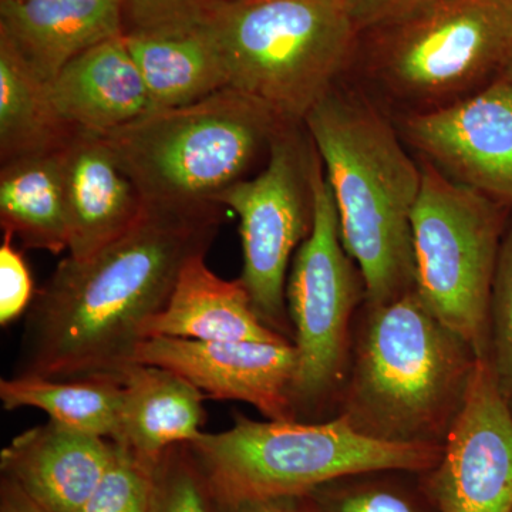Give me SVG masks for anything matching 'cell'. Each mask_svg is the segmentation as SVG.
Wrapping results in <instances>:
<instances>
[{"label":"cell","mask_w":512,"mask_h":512,"mask_svg":"<svg viewBox=\"0 0 512 512\" xmlns=\"http://www.w3.org/2000/svg\"><path fill=\"white\" fill-rule=\"evenodd\" d=\"M124 30L123 0H0V35L47 83L74 57Z\"/></svg>","instance_id":"17"},{"label":"cell","mask_w":512,"mask_h":512,"mask_svg":"<svg viewBox=\"0 0 512 512\" xmlns=\"http://www.w3.org/2000/svg\"><path fill=\"white\" fill-rule=\"evenodd\" d=\"M228 87L303 124L343 79L359 36L345 0H214L204 22Z\"/></svg>","instance_id":"6"},{"label":"cell","mask_w":512,"mask_h":512,"mask_svg":"<svg viewBox=\"0 0 512 512\" xmlns=\"http://www.w3.org/2000/svg\"><path fill=\"white\" fill-rule=\"evenodd\" d=\"M47 84L63 120L87 133H109L153 111L124 33L80 53Z\"/></svg>","instance_id":"16"},{"label":"cell","mask_w":512,"mask_h":512,"mask_svg":"<svg viewBox=\"0 0 512 512\" xmlns=\"http://www.w3.org/2000/svg\"><path fill=\"white\" fill-rule=\"evenodd\" d=\"M302 500L309 512H420L409 497L383 485L329 490L326 484Z\"/></svg>","instance_id":"27"},{"label":"cell","mask_w":512,"mask_h":512,"mask_svg":"<svg viewBox=\"0 0 512 512\" xmlns=\"http://www.w3.org/2000/svg\"><path fill=\"white\" fill-rule=\"evenodd\" d=\"M212 497L302 498L345 478L439 464L443 444L393 443L365 436L342 416L322 423L256 421L237 414L231 429L190 444Z\"/></svg>","instance_id":"4"},{"label":"cell","mask_w":512,"mask_h":512,"mask_svg":"<svg viewBox=\"0 0 512 512\" xmlns=\"http://www.w3.org/2000/svg\"><path fill=\"white\" fill-rule=\"evenodd\" d=\"M0 400L9 412L32 407L66 429L113 441L119 433L123 386L113 379L12 376L0 380Z\"/></svg>","instance_id":"23"},{"label":"cell","mask_w":512,"mask_h":512,"mask_svg":"<svg viewBox=\"0 0 512 512\" xmlns=\"http://www.w3.org/2000/svg\"><path fill=\"white\" fill-rule=\"evenodd\" d=\"M477 359L416 288L384 305L367 306L338 416L373 439L443 444Z\"/></svg>","instance_id":"3"},{"label":"cell","mask_w":512,"mask_h":512,"mask_svg":"<svg viewBox=\"0 0 512 512\" xmlns=\"http://www.w3.org/2000/svg\"><path fill=\"white\" fill-rule=\"evenodd\" d=\"M121 444L138 460L156 467L165 451L191 444L205 423V396L184 377L154 365L131 363L121 373Z\"/></svg>","instance_id":"19"},{"label":"cell","mask_w":512,"mask_h":512,"mask_svg":"<svg viewBox=\"0 0 512 512\" xmlns=\"http://www.w3.org/2000/svg\"><path fill=\"white\" fill-rule=\"evenodd\" d=\"M419 161L421 188L412 214L416 291L477 357H488L491 291L507 207Z\"/></svg>","instance_id":"8"},{"label":"cell","mask_w":512,"mask_h":512,"mask_svg":"<svg viewBox=\"0 0 512 512\" xmlns=\"http://www.w3.org/2000/svg\"><path fill=\"white\" fill-rule=\"evenodd\" d=\"M488 360L512 409V222L505 229L495 268L490 303Z\"/></svg>","instance_id":"26"},{"label":"cell","mask_w":512,"mask_h":512,"mask_svg":"<svg viewBox=\"0 0 512 512\" xmlns=\"http://www.w3.org/2000/svg\"><path fill=\"white\" fill-rule=\"evenodd\" d=\"M285 124L261 101L225 87L100 136L146 204L201 207L220 205L222 192L247 178Z\"/></svg>","instance_id":"5"},{"label":"cell","mask_w":512,"mask_h":512,"mask_svg":"<svg viewBox=\"0 0 512 512\" xmlns=\"http://www.w3.org/2000/svg\"><path fill=\"white\" fill-rule=\"evenodd\" d=\"M69 256L86 261L133 227L146 202L100 134L77 131L62 148Z\"/></svg>","instance_id":"14"},{"label":"cell","mask_w":512,"mask_h":512,"mask_svg":"<svg viewBox=\"0 0 512 512\" xmlns=\"http://www.w3.org/2000/svg\"><path fill=\"white\" fill-rule=\"evenodd\" d=\"M224 208L146 204L140 220L92 258H64L26 313L13 376L120 382L184 266L207 255Z\"/></svg>","instance_id":"1"},{"label":"cell","mask_w":512,"mask_h":512,"mask_svg":"<svg viewBox=\"0 0 512 512\" xmlns=\"http://www.w3.org/2000/svg\"><path fill=\"white\" fill-rule=\"evenodd\" d=\"M173 338L198 342H281L255 311L239 279L227 281L195 256L181 271L167 305L143 328V340Z\"/></svg>","instance_id":"18"},{"label":"cell","mask_w":512,"mask_h":512,"mask_svg":"<svg viewBox=\"0 0 512 512\" xmlns=\"http://www.w3.org/2000/svg\"><path fill=\"white\" fill-rule=\"evenodd\" d=\"M133 363L164 367L194 384L205 397L254 406L266 420H296L293 383L298 350L281 342H198L148 338Z\"/></svg>","instance_id":"13"},{"label":"cell","mask_w":512,"mask_h":512,"mask_svg":"<svg viewBox=\"0 0 512 512\" xmlns=\"http://www.w3.org/2000/svg\"><path fill=\"white\" fill-rule=\"evenodd\" d=\"M303 126L325 168L343 245L362 274L367 306L412 291V214L421 167L407 153L393 117L363 87L339 80Z\"/></svg>","instance_id":"2"},{"label":"cell","mask_w":512,"mask_h":512,"mask_svg":"<svg viewBox=\"0 0 512 512\" xmlns=\"http://www.w3.org/2000/svg\"><path fill=\"white\" fill-rule=\"evenodd\" d=\"M53 104L49 84L0 35V161L55 153L74 134Z\"/></svg>","instance_id":"22"},{"label":"cell","mask_w":512,"mask_h":512,"mask_svg":"<svg viewBox=\"0 0 512 512\" xmlns=\"http://www.w3.org/2000/svg\"><path fill=\"white\" fill-rule=\"evenodd\" d=\"M113 441L47 421L15 437L0 470L47 512H79L113 458Z\"/></svg>","instance_id":"15"},{"label":"cell","mask_w":512,"mask_h":512,"mask_svg":"<svg viewBox=\"0 0 512 512\" xmlns=\"http://www.w3.org/2000/svg\"><path fill=\"white\" fill-rule=\"evenodd\" d=\"M367 32L360 87L393 117L451 106L512 70V0H436Z\"/></svg>","instance_id":"7"},{"label":"cell","mask_w":512,"mask_h":512,"mask_svg":"<svg viewBox=\"0 0 512 512\" xmlns=\"http://www.w3.org/2000/svg\"><path fill=\"white\" fill-rule=\"evenodd\" d=\"M0 225L23 248L53 255L69 251L62 150L2 164Z\"/></svg>","instance_id":"21"},{"label":"cell","mask_w":512,"mask_h":512,"mask_svg":"<svg viewBox=\"0 0 512 512\" xmlns=\"http://www.w3.org/2000/svg\"><path fill=\"white\" fill-rule=\"evenodd\" d=\"M32 274L15 238L3 232L0 247V323L3 328L28 312L35 299Z\"/></svg>","instance_id":"29"},{"label":"cell","mask_w":512,"mask_h":512,"mask_svg":"<svg viewBox=\"0 0 512 512\" xmlns=\"http://www.w3.org/2000/svg\"><path fill=\"white\" fill-rule=\"evenodd\" d=\"M153 111L187 106L228 87L227 72L204 23L184 29L124 32Z\"/></svg>","instance_id":"20"},{"label":"cell","mask_w":512,"mask_h":512,"mask_svg":"<svg viewBox=\"0 0 512 512\" xmlns=\"http://www.w3.org/2000/svg\"><path fill=\"white\" fill-rule=\"evenodd\" d=\"M316 148L303 124H285L269 147L268 163L218 197L238 215L244 266L239 281L269 328L291 339L286 279L291 259L313 227Z\"/></svg>","instance_id":"10"},{"label":"cell","mask_w":512,"mask_h":512,"mask_svg":"<svg viewBox=\"0 0 512 512\" xmlns=\"http://www.w3.org/2000/svg\"><path fill=\"white\" fill-rule=\"evenodd\" d=\"M365 282L343 245L335 197L316 151L313 227L293 255L286 308L298 350L293 383L296 420L320 416L340 396L349 372L350 322Z\"/></svg>","instance_id":"9"},{"label":"cell","mask_w":512,"mask_h":512,"mask_svg":"<svg viewBox=\"0 0 512 512\" xmlns=\"http://www.w3.org/2000/svg\"><path fill=\"white\" fill-rule=\"evenodd\" d=\"M431 473L439 512H512V409L488 357L477 359Z\"/></svg>","instance_id":"12"},{"label":"cell","mask_w":512,"mask_h":512,"mask_svg":"<svg viewBox=\"0 0 512 512\" xmlns=\"http://www.w3.org/2000/svg\"><path fill=\"white\" fill-rule=\"evenodd\" d=\"M0 512H47L36 504L15 481L2 477L0 484Z\"/></svg>","instance_id":"32"},{"label":"cell","mask_w":512,"mask_h":512,"mask_svg":"<svg viewBox=\"0 0 512 512\" xmlns=\"http://www.w3.org/2000/svg\"><path fill=\"white\" fill-rule=\"evenodd\" d=\"M360 33L387 25L436 0H345Z\"/></svg>","instance_id":"30"},{"label":"cell","mask_w":512,"mask_h":512,"mask_svg":"<svg viewBox=\"0 0 512 512\" xmlns=\"http://www.w3.org/2000/svg\"><path fill=\"white\" fill-rule=\"evenodd\" d=\"M212 501H214V512H309L302 498L220 500V498L212 497Z\"/></svg>","instance_id":"31"},{"label":"cell","mask_w":512,"mask_h":512,"mask_svg":"<svg viewBox=\"0 0 512 512\" xmlns=\"http://www.w3.org/2000/svg\"><path fill=\"white\" fill-rule=\"evenodd\" d=\"M150 512H214V501L190 444L165 451L153 471Z\"/></svg>","instance_id":"24"},{"label":"cell","mask_w":512,"mask_h":512,"mask_svg":"<svg viewBox=\"0 0 512 512\" xmlns=\"http://www.w3.org/2000/svg\"><path fill=\"white\" fill-rule=\"evenodd\" d=\"M153 471L154 467L114 443L113 458L106 474L79 512H150Z\"/></svg>","instance_id":"25"},{"label":"cell","mask_w":512,"mask_h":512,"mask_svg":"<svg viewBox=\"0 0 512 512\" xmlns=\"http://www.w3.org/2000/svg\"><path fill=\"white\" fill-rule=\"evenodd\" d=\"M393 120L420 158L456 183L512 207V70L456 104Z\"/></svg>","instance_id":"11"},{"label":"cell","mask_w":512,"mask_h":512,"mask_svg":"<svg viewBox=\"0 0 512 512\" xmlns=\"http://www.w3.org/2000/svg\"><path fill=\"white\" fill-rule=\"evenodd\" d=\"M214 0H123L126 32L184 29L201 25Z\"/></svg>","instance_id":"28"}]
</instances>
